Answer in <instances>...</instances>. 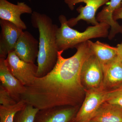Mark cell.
<instances>
[{
  "label": "cell",
  "mask_w": 122,
  "mask_h": 122,
  "mask_svg": "<svg viewBox=\"0 0 122 122\" xmlns=\"http://www.w3.org/2000/svg\"><path fill=\"white\" fill-rule=\"evenodd\" d=\"M58 20L61 26L58 27L56 33V43L58 51L75 48L90 39L108 37L110 29L108 24L100 22L97 25L88 26L85 31L80 32L68 25V20L65 15H60Z\"/></svg>",
  "instance_id": "3957f363"
},
{
  "label": "cell",
  "mask_w": 122,
  "mask_h": 122,
  "mask_svg": "<svg viewBox=\"0 0 122 122\" xmlns=\"http://www.w3.org/2000/svg\"><path fill=\"white\" fill-rule=\"evenodd\" d=\"M78 109V106H63L39 110L34 122H71Z\"/></svg>",
  "instance_id": "30bf717a"
},
{
  "label": "cell",
  "mask_w": 122,
  "mask_h": 122,
  "mask_svg": "<svg viewBox=\"0 0 122 122\" xmlns=\"http://www.w3.org/2000/svg\"><path fill=\"white\" fill-rule=\"evenodd\" d=\"M102 68L104 89L117 87L122 85V63L117 56L110 63Z\"/></svg>",
  "instance_id": "5bb4252c"
},
{
  "label": "cell",
  "mask_w": 122,
  "mask_h": 122,
  "mask_svg": "<svg viewBox=\"0 0 122 122\" xmlns=\"http://www.w3.org/2000/svg\"><path fill=\"white\" fill-rule=\"evenodd\" d=\"M92 50L102 66L110 63L117 56L116 47L97 41L93 42L88 41Z\"/></svg>",
  "instance_id": "9a60e30c"
},
{
  "label": "cell",
  "mask_w": 122,
  "mask_h": 122,
  "mask_svg": "<svg viewBox=\"0 0 122 122\" xmlns=\"http://www.w3.org/2000/svg\"><path fill=\"white\" fill-rule=\"evenodd\" d=\"M29 1H30V0H29Z\"/></svg>",
  "instance_id": "cb8c5ba5"
},
{
  "label": "cell",
  "mask_w": 122,
  "mask_h": 122,
  "mask_svg": "<svg viewBox=\"0 0 122 122\" xmlns=\"http://www.w3.org/2000/svg\"><path fill=\"white\" fill-rule=\"evenodd\" d=\"M81 78L83 87L85 89V87L86 88L85 90L103 87L102 66L93 53L83 63L81 70Z\"/></svg>",
  "instance_id": "52a82bcc"
},
{
  "label": "cell",
  "mask_w": 122,
  "mask_h": 122,
  "mask_svg": "<svg viewBox=\"0 0 122 122\" xmlns=\"http://www.w3.org/2000/svg\"><path fill=\"white\" fill-rule=\"evenodd\" d=\"M113 18L115 21L120 19L122 20V1L119 6L114 11Z\"/></svg>",
  "instance_id": "44dd1931"
},
{
  "label": "cell",
  "mask_w": 122,
  "mask_h": 122,
  "mask_svg": "<svg viewBox=\"0 0 122 122\" xmlns=\"http://www.w3.org/2000/svg\"><path fill=\"white\" fill-rule=\"evenodd\" d=\"M39 110L32 105L26 104L23 109L15 114L14 122H34Z\"/></svg>",
  "instance_id": "ac0fdd59"
},
{
  "label": "cell",
  "mask_w": 122,
  "mask_h": 122,
  "mask_svg": "<svg viewBox=\"0 0 122 122\" xmlns=\"http://www.w3.org/2000/svg\"><path fill=\"white\" fill-rule=\"evenodd\" d=\"M116 47L117 56L122 63V42L120 44H118Z\"/></svg>",
  "instance_id": "7402d4cb"
},
{
  "label": "cell",
  "mask_w": 122,
  "mask_h": 122,
  "mask_svg": "<svg viewBox=\"0 0 122 122\" xmlns=\"http://www.w3.org/2000/svg\"><path fill=\"white\" fill-rule=\"evenodd\" d=\"M13 51L21 60L35 63L39 52V41L28 31H23Z\"/></svg>",
  "instance_id": "9c48e42d"
},
{
  "label": "cell",
  "mask_w": 122,
  "mask_h": 122,
  "mask_svg": "<svg viewBox=\"0 0 122 122\" xmlns=\"http://www.w3.org/2000/svg\"><path fill=\"white\" fill-rule=\"evenodd\" d=\"M110 91L103 87L86 90V97L83 103L73 121L78 122L91 120L101 106L108 99Z\"/></svg>",
  "instance_id": "277c9868"
},
{
  "label": "cell",
  "mask_w": 122,
  "mask_h": 122,
  "mask_svg": "<svg viewBox=\"0 0 122 122\" xmlns=\"http://www.w3.org/2000/svg\"><path fill=\"white\" fill-rule=\"evenodd\" d=\"M109 4L103 7L97 14L96 20L99 23L103 22L110 26L108 38L110 40L113 39L116 34H122V26L117 21L114 20L113 14L114 11L119 6L122 0H110Z\"/></svg>",
  "instance_id": "4fadbf2b"
},
{
  "label": "cell",
  "mask_w": 122,
  "mask_h": 122,
  "mask_svg": "<svg viewBox=\"0 0 122 122\" xmlns=\"http://www.w3.org/2000/svg\"><path fill=\"white\" fill-rule=\"evenodd\" d=\"M26 104L25 101L21 100L13 105H0V122H14L15 114L23 109Z\"/></svg>",
  "instance_id": "e0dca14e"
},
{
  "label": "cell",
  "mask_w": 122,
  "mask_h": 122,
  "mask_svg": "<svg viewBox=\"0 0 122 122\" xmlns=\"http://www.w3.org/2000/svg\"><path fill=\"white\" fill-rule=\"evenodd\" d=\"M6 61L11 73L25 86L32 83L37 77L38 66L21 60L14 51L9 53Z\"/></svg>",
  "instance_id": "8992f818"
},
{
  "label": "cell",
  "mask_w": 122,
  "mask_h": 122,
  "mask_svg": "<svg viewBox=\"0 0 122 122\" xmlns=\"http://www.w3.org/2000/svg\"><path fill=\"white\" fill-rule=\"evenodd\" d=\"M110 0H64L65 3L69 8L73 11L75 6L79 3H85L86 5H81L76 10L79 14L77 16L72 18L67 21V24L70 27L75 26L81 20H83L88 24L93 25H98L99 22L96 20V11L100 7L106 4Z\"/></svg>",
  "instance_id": "5b68a950"
},
{
  "label": "cell",
  "mask_w": 122,
  "mask_h": 122,
  "mask_svg": "<svg viewBox=\"0 0 122 122\" xmlns=\"http://www.w3.org/2000/svg\"><path fill=\"white\" fill-rule=\"evenodd\" d=\"M18 102L2 86L0 85V104L4 106L15 105Z\"/></svg>",
  "instance_id": "ffe728a7"
},
{
  "label": "cell",
  "mask_w": 122,
  "mask_h": 122,
  "mask_svg": "<svg viewBox=\"0 0 122 122\" xmlns=\"http://www.w3.org/2000/svg\"><path fill=\"white\" fill-rule=\"evenodd\" d=\"M0 58L6 59L9 53L14 50L23 30L11 22L0 20Z\"/></svg>",
  "instance_id": "8fae6325"
},
{
  "label": "cell",
  "mask_w": 122,
  "mask_h": 122,
  "mask_svg": "<svg viewBox=\"0 0 122 122\" xmlns=\"http://www.w3.org/2000/svg\"><path fill=\"white\" fill-rule=\"evenodd\" d=\"M31 22L39 33V52L37 60V77H43L55 66L58 51L56 43V33L58 26L50 17L44 14L33 11Z\"/></svg>",
  "instance_id": "7a4b0ae2"
},
{
  "label": "cell",
  "mask_w": 122,
  "mask_h": 122,
  "mask_svg": "<svg viewBox=\"0 0 122 122\" xmlns=\"http://www.w3.org/2000/svg\"><path fill=\"white\" fill-rule=\"evenodd\" d=\"M93 122L92 120H88V121H82V122H74V121H72V122Z\"/></svg>",
  "instance_id": "603a6c76"
},
{
  "label": "cell",
  "mask_w": 122,
  "mask_h": 122,
  "mask_svg": "<svg viewBox=\"0 0 122 122\" xmlns=\"http://www.w3.org/2000/svg\"><path fill=\"white\" fill-rule=\"evenodd\" d=\"M106 102L122 109V85L111 90Z\"/></svg>",
  "instance_id": "d6986e66"
},
{
  "label": "cell",
  "mask_w": 122,
  "mask_h": 122,
  "mask_svg": "<svg viewBox=\"0 0 122 122\" xmlns=\"http://www.w3.org/2000/svg\"><path fill=\"white\" fill-rule=\"evenodd\" d=\"M32 9L24 2L14 4L7 0H0V18L13 23L22 30L27 29L21 16L23 14H32Z\"/></svg>",
  "instance_id": "ba28073f"
},
{
  "label": "cell",
  "mask_w": 122,
  "mask_h": 122,
  "mask_svg": "<svg viewBox=\"0 0 122 122\" xmlns=\"http://www.w3.org/2000/svg\"><path fill=\"white\" fill-rule=\"evenodd\" d=\"M91 120L94 122H122V109L106 102Z\"/></svg>",
  "instance_id": "2e32d148"
},
{
  "label": "cell",
  "mask_w": 122,
  "mask_h": 122,
  "mask_svg": "<svg viewBox=\"0 0 122 122\" xmlns=\"http://www.w3.org/2000/svg\"><path fill=\"white\" fill-rule=\"evenodd\" d=\"M76 53L66 58L58 51L56 63L43 77L26 86L21 99L39 110L63 106H78L85 89L81 78L83 63L93 53L88 41L75 48Z\"/></svg>",
  "instance_id": "6da1fadb"
},
{
  "label": "cell",
  "mask_w": 122,
  "mask_h": 122,
  "mask_svg": "<svg viewBox=\"0 0 122 122\" xmlns=\"http://www.w3.org/2000/svg\"><path fill=\"white\" fill-rule=\"evenodd\" d=\"M0 85L8 92L17 102L26 90V87L14 76L7 65L6 59L0 58Z\"/></svg>",
  "instance_id": "7c38bea8"
}]
</instances>
